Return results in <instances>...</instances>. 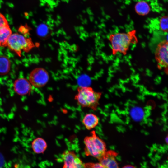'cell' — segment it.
I'll return each mask as SVG.
<instances>
[{
  "mask_svg": "<svg viewBox=\"0 0 168 168\" xmlns=\"http://www.w3.org/2000/svg\"><path fill=\"white\" fill-rule=\"evenodd\" d=\"M108 39L112 54L114 55L118 54L126 55L131 46L138 42L136 31L135 30L126 32L111 33L109 36Z\"/></svg>",
  "mask_w": 168,
  "mask_h": 168,
  "instance_id": "6da1fadb",
  "label": "cell"
},
{
  "mask_svg": "<svg viewBox=\"0 0 168 168\" xmlns=\"http://www.w3.org/2000/svg\"><path fill=\"white\" fill-rule=\"evenodd\" d=\"M75 100L78 105L83 108H88L94 111L96 110L102 93L95 91L90 86H79Z\"/></svg>",
  "mask_w": 168,
  "mask_h": 168,
  "instance_id": "7a4b0ae2",
  "label": "cell"
},
{
  "mask_svg": "<svg viewBox=\"0 0 168 168\" xmlns=\"http://www.w3.org/2000/svg\"><path fill=\"white\" fill-rule=\"evenodd\" d=\"M84 143L85 154L87 156H91L99 160L107 151L105 143L94 130L91 132L90 136L85 137Z\"/></svg>",
  "mask_w": 168,
  "mask_h": 168,
  "instance_id": "3957f363",
  "label": "cell"
},
{
  "mask_svg": "<svg viewBox=\"0 0 168 168\" xmlns=\"http://www.w3.org/2000/svg\"><path fill=\"white\" fill-rule=\"evenodd\" d=\"M7 46L19 56L22 51L28 52L34 46L31 39L18 33L12 34L8 39Z\"/></svg>",
  "mask_w": 168,
  "mask_h": 168,
  "instance_id": "277c9868",
  "label": "cell"
},
{
  "mask_svg": "<svg viewBox=\"0 0 168 168\" xmlns=\"http://www.w3.org/2000/svg\"><path fill=\"white\" fill-rule=\"evenodd\" d=\"M49 78V73L45 69L38 68L34 69L30 72L29 81L34 87L41 88L47 84Z\"/></svg>",
  "mask_w": 168,
  "mask_h": 168,
  "instance_id": "5b68a950",
  "label": "cell"
},
{
  "mask_svg": "<svg viewBox=\"0 0 168 168\" xmlns=\"http://www.w3.org/2000/svg\"><path fill=\"white\" fill-rule=\"evenodd\" d=\"M61 158L63 162V168H85L84 163L73 151H64Z\"/></svg>",
  "mask_w": 168,
  "mask_h": 168,
  "instance_id": "8992f818",
  "label": "cell"
},
{
  "mask_svg": "<svg viewBox=\"0 0 168 168\" xmlns=\"http://www.w3.org/2000/svg\"><path fill=\"white\" fill-rule=\"evenodd\" d=\"M156 60L159 65L168 70V43L163 41L158 45L155 52Z\"/></svg>",
  "mask_w": 168,
  "mask_h": 168,
  "instance_id": "52a82bcc",
  "label": "cell"
},
{
  "mask_svg": "<svg viewBox=\"0 0 168 168\" xmlns=\"http://www.w3.org/2000/svg\"><path fill=\"white\" fill-rule=\"evenodd\" d=\"M117 155L118 153L114 151H107L98 160L99 162L105 168H119L116 160Z\"/></svg>",
  "mask_w": 168,
  "mask_h": 168,
  "instance_id": "ba28073f",
  "label": "cell"
},
{
  "mask_svg": "<svg viewBox=\"0 0 168 168\" xmlns=\"http://www.w3.org/2000/svg\"><path fill=\"white\" fill-rule=\"evenodd\" d=\"M31 84L29 81L25 78L16 79L14 83V88L16 92L21 95L29 93L32 89Z\"/></svg>",
  "mask_w": 168,
  "mask_h": 168,
  "instance_id": "9c48e42d",
  "label": "cell"
},
{
  "mask_svg": "<svg viewBox=\"0 0 168 168\" xmlns=\"http://www.w3.org/2000/svg\"><path fill=\"white\" fill-rule=\"evenodd\" d=\"M82 122L86 129L91 130L98 125L99 119L98 117L95 114L92 113H89L84 115Z\"/></svg>",
  "mask_w": 168,
  "mask_h": 168,
  "instance_id": "30bf717a",
  "label": "cell"
},
{
  "mask_svg": "<svg viewBox=\"0 0 168 168\" xmlns=\"http://www.w3.org/2000/svg\"><path fill=\"white\" fill-rule=\"evenodd\" d=\"M47 145L45 141L40 137L34 139L31 143L33 151L36 153L41 154L44 152L47 149Z\"/></svg>",
  "mask_w": 168,
  "mask_h": 168,
  "instance_id": "8fae6325",
  "label": "cell"
},
{
  "mask_svg": "<svg viewBox=\"0 0 168 168\" xmlns=\"http://www.w3.org/2000/svg\"><path fill=\"white\" fill-rule=\"evenodd\" d=\"M134 9L137 14L141 16L147 15L151 9L149 3L144 0L138 1L135 5Z\"/></svg>",
  "mask_w": 168,
  "mask_h": 168,
  "instance_id": "7c38bea8",
  "label": "cell"
},
{
  "mask_svg": "<svg viewBox=\"0 0 168 168\" xmlns=\"http://www.w3.org/2000/svg\"><path fill=\"white\" fill-rule=\"evenodd\" d=\"M12 34V31L9 25L4 26L0 29V46H7L8 39Z\"/></svg>",
  "mask_w": 168,
  "mask_h": 168,
  "instance_id": "4fadbf2b",
  "label": "cell"
},
{
  "mask_svg": "<svg viewBox=\"0 0 168 168\" xmlns=\"http://www.w3.org/2000/svg\"><path fill=\"white\" fill-rule=\"evenodd\" d=\"M10 61L9 58L4 56H0V75L7 74L10 71Z\"/></svg>",
  "mask_w": 168,
  "mask_h": 168,
  "instance_id": "5bb4252c",
  "label": "cell"
},
{
  "mask_svg": "<svg viewBox=\"0 0 168 168\" xmlns=\"http://www.w3.org/2000/svg\"><path fill=\"white\" fill-rule=\"evenodd\" d=\"M159 26L160 30L165 33H168V16L161 17L159 21Z\"/></svg>",
  "mask_w": 168,
  "mask_h": 168,
  "instance_id": "9a60e30c",
  "label": "cell"
},
{
  "mask_svg": "<svg viewBox=\"0 0 168 168\" xmlns=\"http://www.w3.org/2000/svg\"><path fill=\"white\" fill-rule=\"evenodd\" d=\"M85 168H105L100 163L88 162L84 163Z\"/></svg>",
  "mask_w": 168,
  "mask_h": 168,
  "instance_id": "2e32d148",
  "label": "cell"
},
{
  "mask_svg": "<svg viewBox=\"0 0 168 168\" xmlns=\"http://www.w3.org/2000/svg\"><path fill=\"white\" fill-rule=\"evenodd\" d=\"M8 25V23L6 17L0 12V29Z\"/></svg>",
  "mask_w": 168,
  "mask_h": 168,
  "instance_id": "e0dca14e",
  "label": "cell"
},
{
  "mask_svg": "<svg viewBox=\"0 0 168 168\" xmlns=\"http://www.w3.org/2000/svg\"><path fill=\"white\" fill-rule=\"evenodd\" d=\"M4 158L2 154L0 153V168H2L4 166Z\"/></svg>",
  "mask_w": 168,
  "mask_h": 168,
  "instance_id": "ac0fdd59",
  "label": "cell"
},
{
  "mask_svg": "<svg viewBox=\"0 0 168 168\" xmlns=\"http://www.w3.org/2000/svg\"><path fill=\"white\" fill-rule=\"evenodd\" d=\"M122 168H136L135 167L132 165H127L124 166Z\"/></svg>",
  "mask_w": 168,
  "mask_h": 168,
  "instance_id": "d6986e66",
  "label": "cell"
},
{
  "mask_svg": "<svg viewBox=\"0 0 168 168\" xmlns=\"http://www.w3.org/2000/svg\"><path fill=\"white\" fill-rule=\"evenodd\" d=\"M166 141L167 144L168 145V135H167V136L166 138Z\"/></svg>",
  "mask_w": 168,
  "mask_h": 168,
  "instance_id": "ffe728a7",
  "label": "cell"
},
{
  "mask_svg": "<svg viewBox=\"0 0 168 168\" xmlns=\"http://www.w3.org/2000/svg\"><path fill=\"white\" fill-rule=\"evenodd\" d=\"M167 34L166 36V41H167L168 43V33H167Z\"/></svg>",
  "mask_w": 168,
  "mask_h": 168,
  "instance_id": "44dd1931",
  "label": "cell"
}]
</instances>
